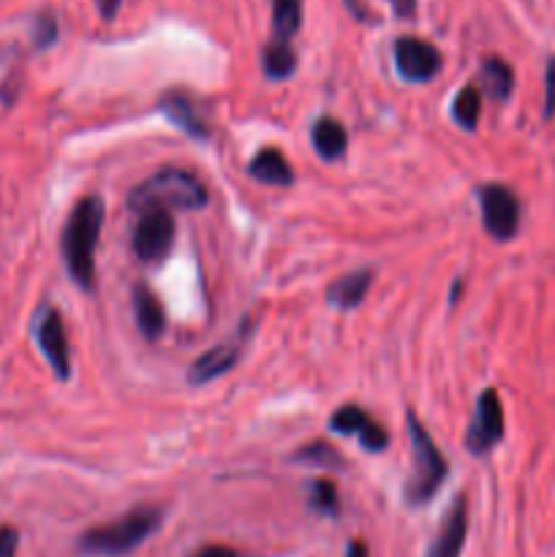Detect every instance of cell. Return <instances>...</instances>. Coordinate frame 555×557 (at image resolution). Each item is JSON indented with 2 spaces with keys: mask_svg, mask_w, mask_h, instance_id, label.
<instances>
[{
  "mask_svg": "<svg viewBox=\"0 0 555 557\" xmlns=\"http://www.w3.org/2000/svg\"><path fill=\"white\" fill-rule=\"evenodd\" d=\"M103 223V205L96 196H87L71 212L63 228V259L76 286L90 288L96 277V245Z\"/></svg>",
  "mask_w": 555,
  "mask_h": 557,
  "instance_id": "6da1fadb",
  "label": "cell"
},
{
  "mask_svg": "<svg viewBox=\"0 0 555 557\" xmlns=\"http://www.w3.org/2000/svg\"><path fill=\"white\" fill-rule=\"evenodd\" d=\"M161 509H156V506H141V509L128 511V515L109 522V525L87 531L82 536L79 547L92 555H125L139 547L147 536H152L158 531V525H161Z\"/></svg>",
  "mask_w": 555,
  "mask_h": 557,
  "instance_id": "7a4b0ae2",
  "label": "cell"
},
{
  "mask_svg": "<svg viewBox=\"0 0 555 557\" xmlns=\"http://www.w3.org/2000/svg\"><path fill=\"white\" fill-rule=\"evenodd\" d=\"M207 205V188L190 172L169 169V172L156 174L147 183L131 194V210L141 212L150 207L161 210H199Z\"/></svg>",
  "mask_w": 555,
  "mask_h": 557,
  "instance_id": "3957f363",
  "label": "cell"
},
{
  "mask_svg": "<svg viewBox=\"0 0 555 557\" xmlns=\"http://www.w3.org/2000/svg\"><path fill=\"white\" fill-rule=\"evenodd\" d=\"M408 430H411V476L406 484V500L411 506H422L435 495L446 476V460L441 457L439 446L433 444L422 424L417 422L414 413H408Z\"/></svg>",
  "mask_w": 555,
  "mask_h": 557,
  "instance_id": "277c9868",
  "label": "cell"
},
{
  "mask_svg": "<svg viewBox=\"0 0 555 557\" xmlns=\"http://www.w3.org/2000/svg\"><path fill=\"white\" fill-rule=\"evenodd\" d=\"M174 243V215L161 207H150V210L139 212V223H136L134 234V250L141 261L158 264L163 256L169 253Z\"/></svg>",
  "mask_w": 555,
  "mask_h": 557,
  "instance_id": "5b68a950",
  "label": "cell"
},
{
  "mask_svg": "<svg viewBox=\"0 0 555 557\" xmlns=\"http://www.w3.org/2000/svg\"><path fill=\"white\" fill-rule=\"evenodd\" d=\"M479 201H482V218L484 228L493 239H506L515 237L517 226H520V205H517V196L511 194L504 185H484L479 190Z\"/></svg>",
  "mask_w": 555,
  "mask_h": 557,
  "instance_id": "8992f818",
  "label": "cell"
},
{
  "mask_svg": "<svg viewBox=\"0 0 555 557\" xmlns=\"http://www.w3.org/2000/svg\"><path fill=\"white\" fill-rule=\"evenodd\" d=\"M501 438H504V408H501L498 392L488 389L482 392L477 403V417H473L471 428H468L466 449L471 455H484Z\"/></svg>",
  "mask_w": 555,
  "mask_h": 557,
  "instance_id": "52a82bcc",
  "label": "cell"
},
{
  "mask_svg": "<svg viewBox=\"0 0 555 557\" xmlns=\"http://www.w3.org/2000/svg\"><path fill=\"white\" fill-rule=\"evenodd\" d=\"M248 332H250V324L245 321V324L239 326L237 335H232L229 341H223L221 346H215L212 351H207L205 357L196 359V362L190 364V370H188L190 384H194V386L210 384V381L221 379L223 373H229V370L237 364L239 354H243L245 341H248Z\"/></svg>",
  "mask_w": 555,
  "mask_h": 557,
  "instance_id": "ba28073f",
  "label": "cell"
},
{
  "mask_svg": "<svg viewBox=\"0 0 555 557\" xmlns=\"http://www.w3.org/2000/svg\"><path fill=\"white\" fill-rule=\"evenodd\" d=\"M395 63L403 79L428 82L441 71V52L422 38L403 36L395 44Z\"/></svg>",
  "mask_w": 555,
  "mask_h": 557,
  "instance_id": "9c48e42d",
  "label": "cell"
},
{
  "mask_svg": "<svg viewBox=\"0 0 555 557\" xmlns=\"http://www.w3.org/2000/svg\"><path fill=\"white\" fill-rule=\"evenodd\" d=\"M36 335H38V346H41L47 362L52 364L54 375L63 381L69 379V373H71L69 337H65V326H63V319H60L58 310H52V308L44 310L41 319H38Z\"/></svg>",
  "mask_w": 555,
  "mask_h": 557,
  "instance_id": "30bf717a",
  "label": "cell"
},
{
  "mask_svg": "<svg viewBox=\"0 0 555 557\" xmlns=\"http://www.w3.org/2000/svg\"><path fill=\"white\" fill-rule=\"evenodd\" d=\"M330 424L335 433L359 435V444H362L368 451H381L386 449V444H390V435H386L384 430H381L379 424H375L373 419L357 406L337 408L335 417L330 419Z\"/></svg>",
  "mask_w": 555,
  "mask_h": 557,
  "instance_id": "8fae6325",
  "label": "cell"
},
{
  "mask_svg": "<svg viewBox=\"0 0 555 557\" xmlns=\"http://www.w3.org/2000/svg\"><path fill=\"white\" fill-rule=\"evenodd\" d=\"M466 531H468V511H466V498L460 495V498L452 504V509L446 511L439 536H435L428 557H460L462 544H466Z\"/></svg>",
  "mask_w": 555,
  "mask_h": 557,
  "instance_id": "7c38bea8",
  "label": "cell"
},
{
  "mask_svg": "<svg viewBox=\"0 0 555 557\" xmlns=\"http://www.w3.org/2000/svg\"><path fill=\"white\" fill-rule=\"evenodd\" d=\"M370 281H373V272L370 270H359V272H351V275L337 277V281L330 286V292H326V299H330L335 308H343V310L357 308V305L365 299V294H368Z\"/></svg>",
  "mask_w": 555,
  "mask_h": 557,
  "instance_id": "4fadbf2b",
  "label": "cell"
},
{
  "mask_svg": "<svg viewBox=\"0 0 555 557\" xmlns=\"http://www.w3.org/2000/svg\"><path fill=\"white\" fill-rule=\"evenodd\" d=\"M250 174L267 185H288L294 180L292 163H288L286 156H283L281 150H275V147H267V150H261L259 156L250 161Z\"/></svg>",
  "mask_w": 555,
  "mask_h": 557,
  "instance_id": "5bb4252c",
  "label": "cell"
},
{
  "mask_svg": "<svg viewBox=\"0 0 555 557\" xmlns=\"http://www.w3.org/2000/svg\"><path fill=\"white\" fill-rule=\"evenodd\" d=\"M313 147L324 161H337L348 147V134L335 117H321L313 125Z\"/></svg>",
  "mask_w": 555,
  "mask_h": 557,
  "instance_id": "9a60e30c",
  "label": "cell"
},
{
  "mask_svg": "<svg viewBox=\"0 0 555 557\" xmlns=\"http://www.w3.org/2000/svg\"><path fill=\"white\" fill-rule=\"evenodd\" d=\"M134 310H136V321H139L141 335L150 337V341H156V337L163 332V326H166V315H163V308H161V302L156 299V294L147 292L145 286L136 288Z\"/></svg>",
  "mask_w": 555,
  "mask_h": 557,
  "instance_id": "2e32d148",
  "label": "cell"
},
{
  "mask_svg": "<svg viewBox=\"0 0 555 557\" xmlns=\"http://www.w3.org/2000/svg\"><path fill=\"white\" fill-rule=\"evenodd\" d=\"M163 112H166V117L172 120L174 125H180V128L188 131V134L207 136L205 120L199 117V112H196V107L188 101V98L169 96L166 101H163Z\"/></svg>",
  "mask_w": 555,
  "mask_h": 557,
  "instance_id": "e0dca14e",
  "label": "cell"
},
{
  "mask_svg": "<svg viewBox=\"0 0 555 557\" xmlns=\"http://www.w3.org/2000/svg\"><path fill=\"white\" fill-rule=\"evenodd\" d=\"M482 85H484V90H488L493 98H498V101L509 98L511 87H515V74H511L509 63H504L501 58L484 60Z\"/></svg>",
  "mask_w": 555,
  "mask_h": 557,
  "instance_id": "ac0fdd59",
  "label": "cell"
},
{
  "mask_svg": "<svg viewBox=\"0 0 555 557\" xmlns=\"http://www.w3.org/2000/svg\"><path fill=\"white\" fill-rule=\"evenodd\" d=\"M261 63H264L267 76H272V79H286L297 69V54L288 47V41H278L275 38L272 44H267L264 54H261Z\"/></svg>",
  "mask_w": 555,
  "mask_h": 557,
  "instance_id": "d6986e66",
  "label": "cell"
},
{
  "mask_svg": "<svg viewBox=\"0 0 555 557\" xmlns=\"http://www.w3.org/2000/svg\"><path fill=\"white\" fill-rule=\"evenodd\" d=\"M303 25V0H275L272 5V27L278 41H288Z\"/></svg>",
  "mask_w": 555,
  "mask_h": 557,
  "instance_id": "ffe728a7",
  "label": "cell"
},
{
  "mask_svg": "<svg viewBox=\"0 0 555 557\" xmlns=\"http://www.w3.org/2000/svg\"><path fill=\"white\" fill-rule=\"evenodd\" d=\"M452 114H455L457 125L466 131H473L479 125V114H482V92L477 85H468L457 92L455 103H452Z\"/></svg>",
  "mask_w": 555,
  "mask_h": 557,
  "instance_id": "44dd1931",
  "label": "cell"
},
{
  "mask_svg": "<svg viewBox=\"0 0 555 557\" xmlns=\"http://www.w3.org/2000/svg\"><path fill=\"white\" fill-rule=\"evenodd\" d=\"M299 462H308V466H319V468H341L343 460L330 444H310L305 449L297 451Z\"/></svg>",
  "mask_w": 555,
  "mask_h": 557,
  "instance_id": "7402d4cb",
  "label": "cell"
},
{
  "mask_svg": "<svg viewBox=\"0 0 555 557\" xmlns=\"http://www.w3.org/2000/svg\"><path fill=\"white\" fill-rule=\"evenodd\" d=\"M313 506L321 511H335L337 506V490L335 484L321 479V482L313 484Z\"/></svg>",
  "mask_w": 555,
  "mask_h": 557,
  "instance_id": "603a6c76",
  "label": "cell"
},
{
  "mask_svg": "<svg viewBox=\"0 0 555 557\" xmlns=\"http://www.w3.org/2000/svg\"><path fill=\"white\" fill-rule=\"evenodd\" d=\"M58 38V22L52 14H41L36 22V44L38 47H49Z\"/></svg>",
  "mask_w": 555,
  "mask_h": 557,
  "instance_id": "cb8c5ba5",
  "label": "cell"
},
{
  "mask_svg": "<svg viewBox=\"0 0 555 557\" xmlns=\"http://www.w3.org/2000/svg\"><path fill=\"white\" fill-rule=\"evenodd\" d=\"M547 87H544V114L553 117L555 114V58H550L547 63V76H544Z\"/></svg>",
  "mask_w": 555,
  "mask_h": 557,
  "instance_id": "d4e9b609",
  "label": "cell"
},
{
  "mask_svg": "<svg viewBox=\"0 0 555 557\" xmlns=\"http://www.w3.org/2000/svg\"><path fill=\"white\" fill-rule=\"evenodd\" d=\"M20 547V533L14 528H0V557H14Z\"/></svg>",
  "mask_w": 555,
  "mask_h": 557,
  "instance_id": "484cf974",
  "label": "cell"
},
{
  "mask_svg": "<svg viewBox=\"0 0 555 557\" xmlns=\"http://www.w3.org/2000/svg\"><path fill=\"white\" fill-rule=\"evenodd\" d=\"M390 3L400 20H411L417 14V0H390Z\"/></svg>",
  "mask_w": 555,
  "mask_h": 557,
  "instance_id": "4316f807",
  "label": "cell"
},
{
  "mask_svg": "<svg viewBox=\"0 0 555 557\" xmlns=\"http://www.w3.org/2000/svg\"><path fill=\"white\" fill-rule=\"evenodd\" d=\"M194 557H243V555L234 553V549H229V547H218V544H212V547L199 549Z\"/></svg>",
  "mask_w": 555,
  "mask_h": 557,
  "instance_id": "83f0119b",
  "label": "cell"
},
{
  "mask_svg": "<svg viewBox=\"0 0 555 557\" xmlns=\"http://www.w3.org/2000/svg\"><path fill=\"white\" fill-rule=\"evenodd\" d=\"M120 3H123V0H98V11H101L103 20H114Z\"/></svg>",
  "mask_w": 555,
  "mask_h": 557,
  "instance_id": "f1b7e54d",
  "label": "cell"
},
{
  "mask_svg": "<svg viewBox=\"0 0 555 557\" xmlns=\"http://www.w3.org/2000/svg\"><path fill=\"white\" fill-rule=\"evenodd\" d=\"M346 557H370V553H368V547H365L362 542H351V544H348Z\"/></svg>",
  "mask_w": 555,
  "mask_h": 557,
  "instance_id": "f546056e",
  "label": "cell"
}]
</instances>
